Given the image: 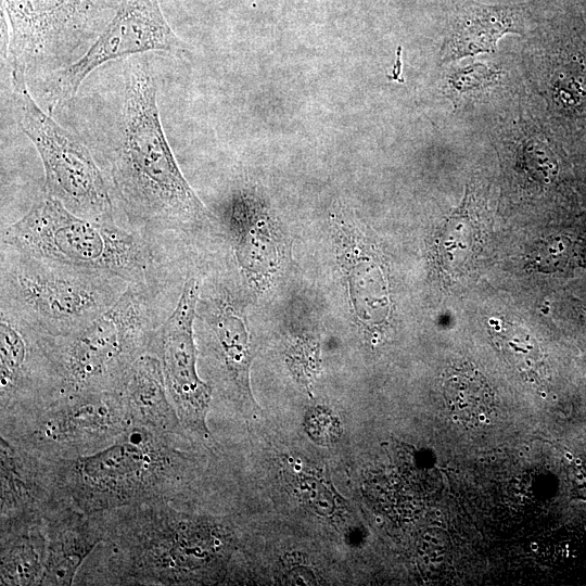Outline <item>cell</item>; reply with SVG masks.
I'll use <instances>...</instances> for the list:
<instances>
[{"mask_svg": "<svg viewBox=\"0 0 586 586\" xmlns=\"http://www.w3.org/2000/svg\"><path fill=\"white\" fill-rule=\"evenodd\" d=\"M120 137L107 157V181L120 225L157 245L186 269L191 242L219 221L182 175L157 106V84L148 59L127 68Z\"/></svg>", "mask_w": 586, "mask_h": 586, "instance_id": "1", "label": "cell"}, {"mask_svg": "<svg viewBox=\"0 0 586 586\" xmlns=\"http://www.w3.org/2000/svg\"><path fill=\"white\" fill-rule=\"evenodd\" d=\"M177 506L162 500L101 512L97 584L170 586L209 576L226 559L229 535Z\"/></svg>", "mask_w": 586, "mask_h": 586, "instance_id": "2", "label": "cell"}, {"mask_svg": "<svg viewBox=\"0 0 586 586\" xmlns=\"http://www.w3.org/2000/svg\"><path fill=\"white\" fill-rule=\"evenodd\" d=\"M1 244L160 292L173 293L189 276L143 234L117 221L75 215L43 191L23 217L2 231Z\"/></svg>", "mask_w": 586, "mask_h": 586, "instance_id": "3", "label": "cell"}, {"mask_svg": "<svg viewBox=\"0 0 586 586\" xmlns=\"http://www.w3.org/2000/svg\"><path fill=\"white\" fill-rule=\"evenodd\" d=\"M183 435L130 425L114 442L86 456L53 460L64 497L87 513L162 500H181L192 457Z\"/></svg>", "mask_w": 586, "mask_h": 586, "instance_id": "4", "label": "cell"}, {"mask_svg": "<svg viewBox=\"0 0 586 586\" xmlns=\"http://www.w3.org/2000/svg\"><path fill=\"white\" fill-rule=\"evenodd\" d=\"M173 293L128 285L105 311L84 327L50 336L58 395L117 391L131 364L150 352L173 310Z\"/></svg>", "mask_w": 586, "mask_h": 586, "instance_id": "5", "label": "cell"}, {"mask_svg": "<svg viewBox=\"0 0 586 586\" xmlns=\"http://www.w3.org/2000/svg\"><path fill=\"white\" fill-rule=\"evenodd\" d=\"M0 310L50 336L66 335L109 309L128 286L112 275L1 244Z\"/></svg>", "mask_w": 586, "mask_h": 586, "instance_id": "6", "label": "cell"}, {"mask_svg": "<svg viewBox=\"0 0 586 586\" xmlns=\"http://www.w3.org/2000/svg\"><path fill=\"white\" fill-rule=\"evenodd\" d=\"M0 417V436L49 460L93 454L131 425L118 391L60 394Z\"/></svg>", "mask_w": 586, "mask_h": 586, "instance_id": "7", "label": "cell"}, {"mask_svg": "<svg viewBox=\"0 0 586 586\" xmlns=\"http://www.w3.org/2000/svg\"><path fill=\"white\" fill-rule=\"evenodd\" d=\"M123 0H2L11 74L60 72L98 38Z\"/></svg>", "mask_w": 586, "mask_h": 586, "instance_id": "8", "label": "cell"}, {"mask_svg": "<svg viewBox=\"0 0 586 586\" xmlns=\"http://www.w3.org/2000/svg\"><path fill=\"white\" fill-rule=\"evenodd\" d=\"M10 76L15 120L43 165L42 191L75 215L119 222L107 180L89 149L36 103L25 75Z\"/></svg>", "mask_w": 586, "mask_h": 586, "instance_id": "9", "label": "cell"}, {"mask_svg": "<svg viewBox=\"0 0 586 586\" xmlns=\"http://www.w3.org/2000/svg\"><path fill=\"white\" fill-rule=\"evenodd\" d=\"M186 51L157 0H123L93 43L75 62L56 73L47 89L50 113L75 98L84 80L101 65L148 52Z\"/></svg>", "mask_w": 586, "mask_h": 586, "instance_id": "10", "label": "cell"}, {"mask_svg": "<svg viewBox=\"0 0 586 586\" xmlns=\"http://www.w3.org/2000/svg\"><path fill=\"white\" fill-rule=\"evenodd\" d=\"M200 290V273L194 271L184 280L177 303L160 327L150 352L161 361L170 402L184 431L190 438L208 445L212 437L206 417L213 387L198 374L193 333Z\"/></svg>", "mask_w": 586, "mask_h": 586, "instance_id": "11", "label": "cell"}, {"mask_svg": "<svg viewBox=\"0 0 586 586\" xmlns=\"http://www.w3.org/2000/svg\"><path fill=\"white\" fill-rule=\"evenodd\" d=\"M49 340L0 310V413L58 395Z\"/></svg>", "mask_w": 586, "mask_h": 586, "instance_id": "12", "label": "cell"}, {"mask_svg": "<svg viewBox=\"0 0 586 586\" xmlns=\"http://www.w3.org/2000/svg\"><path fill=\"white\" fill-rule=\"evenodd\" d=\"M220 224L239 273L250 286L265 289L282 263L284 242L263 201L246 190L237 192Z\"/></svg>", "mask_w": 586, "mask_h": 586, "instance_id": "13", "label": "cell"}, {"mask_svg": "<svg viewBox=\"0 0 586 586\" xmlns=\"http://www.w3.org/2000/svg\"><path fill=\"white\" fill-rule=\"evenodd\" d=\"M196 314L208 331L224 375L237 400L249 410L256 407L250 371L254 348L246 304L233 289L218 283L203 297L200 293Z\"/></svg>", "mask_w": 586, "mask_h": 586, "instance_id": "14", "label": "cell"}, {"mask_svg": "<svg viewBox=\"0 0 586 586\" xmlns=\"http://www.w3.org/2000/svg\"><path fill=\"white\" fill-rule=\"evenodd\" d=\"M0 524L36 523L67 499L54 461L0 436ZM69 501V500H68Z\"/></svg>", "mask_w": 586, "mask_h": 586, "instance_id": "15", "label": "cell"}, {"mask_svg": "<svg viewBox=\"0 0 586 586\" xmlns=\"http://www.w3.org/2000/svg\"><path fill=\"white\" fill-rule=\"evenodd\" d=\"M47 561L41 585L75 583L82 564L104 539L101 512L87 513L66 500L43 518Z\"/></svg>", "mask_w": 586, "mask_h": 586, "instance_id": "16", "label": "cell"}, {"mask_svg": "<svg viewBox=\"0 0 586 586\" xmlns=\"http://www.w3.org/2000/svg\"><path fill=\"white\" fill-rule=\"evenodd\" d=\"M131 424L160 433L188 436L170 402L158 357L148 352L127 370L118 390Z\"/></svg>", "mask_w": 586, "mask_h": 586, "instance_id": "17", "label": "cell"}, {"mask_svg": "<svg viewBox=\"0 0 586 586\" xmlns=\"http://www.w3.org/2000/svg\"><path fill=\"white\" fill-rule=\"evenodd\" d=\"M0 585H41L47 561L43 520L0 525Z\"/></svg>", "mask_w": 586, "mask_h": 586, "instance_id": "18", "label": "cell"}, {"mask_svg": "<svg viewBox=\"0 0 586 586\" xmlns=\"http://www.w3.org/2000/svg\"><path fill=\"white\" fill-rule=\"evenodd\" d=\"M518 13L508 7L466 5L456 15L448 39V60L495 50L505 34L517 31Z\"/></svg>", "mask_w": 586, "mask_h": 586, "instance_id": "19", "label": "cell"}, {"mask_svg": "<svg viewBox=\"0 0 586 586\" xmlns=\"http://www.w3.org/2000/svg\"><path fill=\"white\" fill-rule=\"evenodd\" d=\"M444 396L455 420L468 428L485 423L494 410L493 390L474 369L449 371L444 381Z\"/></svg>", "mask_w": 586, "mask_h": 586, "instance_id": "20", "label": "cell"}, {"mask_svg": "<svg viewBox=\"0 0 586 586\" xmlns=\"http://www.w3.org/2000/svg\"><path fill=\"white\" fill-rule=\"evenodd\" d=\"M571 241L564 237H557L544 242L537 252L538 266L545 271H553L563 266L569 257Z\"/></svg>", "mask_w": 586, "mask_h": 586, "instance_id": "21", "label": "cell"}, {"mask_svg": "<svg viewBox=\"0 0 586 586\" xmlns=\"http://www.w3.org/2000/svg\"><path fill=\"white\" fill-rule=\"evenodd\" d=\"M289 354L293 370L303 381H309L317 370L316 367L308 365V361L317 362V345H313L308 340L298 341L291 346Z\"/></svg>", "mask_w": 586, "mask_h": 586, "instance_id": "22", "label": "cell"}, {"mask_svg": "<svg viewBox=\"0 0 586 586\" xmlns=\"http://www.w3.org/2000/svg\"><path fill=\"white\" fill-rule=\"evenodd\" d=\"M495 73L484 66H471L462 71H458L451 78L453 86L464 92L467 89L479 88L492 81Z\"/></svg>", "mask_w": 586, "mask_h": 586, "instance_id": "23", "label": "cell"}]
</instances>
